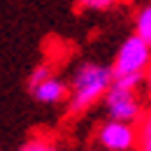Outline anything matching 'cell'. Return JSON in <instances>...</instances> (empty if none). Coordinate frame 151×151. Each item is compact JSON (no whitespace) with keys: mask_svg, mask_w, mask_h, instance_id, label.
Segmentation results:
<instances>
[{"mask_svg":"<svg viewBox=\"0 0 151 151\" xmlns=\"http://www.w3.org/2000/svg\"><path fill=\"white\" fill-rule=\"evenodd\" d=\"M114 70L112 65L102 63H81L70 81V98H68V114H84L95 102L105 100L107 91L112 88Z\"/></svg>","mask_w":151,"mask_h":151,"instance_id":"obj_1","label":"cell"},{"mask_svg":"<svg viewBox=\"0 0 151 151\" xmlns=\"http://www.w3.org/2000/svg\"><path fill=\"white\" fill-rule=\"evenodd\" d=\"M135 151H151V107L137 123V149Z\"/></svg>","mask_w":151,"mask_h":151,"instance_id":"obj_7","label":"cell"},{"mask_svg":"<svg viewBox=\"0 0 151 151\" xmlns=\"http://www.w3.org/2000/svg\"><path fill=\"white\" fill-rule=\"evenodd\" d=\"M28 93L33 95V100H37L42 105H58V102H68L70 98V86L60 79L51 75L44 81H40L35 86H28Z\"/></svg>","mask_w":151,"mask_h":151,"instance_id":"obj_5","label":"cell"},{"mask_svg":"<svg viewBox=\"0 0 151 151\" xmlns=\"http://www.w3.org/2000/svg\"><path fill=\"white\" fill-rule=\"evenodd\" d=\"M54 75V70H51V65H47V63H42V65H37L33 72H30V77H28V86H35V84H40V81H44L47 77Z\"/></svg>","mask_w":151,"mask_h":151,"instance_id":"obj_10","label":"cell"},{"mask_svg":"<svg viewBox=\"0 0 151 151\" xmlns=\"http://www.w3.org/2000/svg\"><path fill=\"white\" fill-rule=\"evenodd\" d=\"M47 151H60V149H58L56 144H54V142H51V147H49V149H47Z\"/></svg>","mask_w":151,"mask_h":151,"instance_id":"obj_12","label":"cell"},{"mask_svg":"<svg viewBox=\"0 0 151 151\" xmlns=\"http://www.w3.org/2000/svg\"><path fill=\"white\" fill-rule=\"evenodd\" d=\"M151 65V44H147L139 35L132 33L130 37L123 40L116 56L112 60L114 77H144V72Z\"/></svg>","mask_w":151,"mask_h":151,"instance_id":"obj_3","label":"cell"},{"mask_svg":"<svg viewBox=\"0 0 151 151\" xmlns=\"http://www.w3.org/2000/svg\"><path fill=\"white\" fill-rule=\"evenodd\" d=\"M51 147V139H47V137H42V135H35V137H30L19 151H47Z\"/></svg>","mask_w":151,"mask_h":151,"instance_id":"obj_9","label":"cell"},{"mask_svg":"<svg viewBox=\"0 0 151 151\" xmlns=\"http://www.w3.org/2000/svg\"><path fill=\"white\" fill-rule=\"evenodd\" d=\"M79 9H91V12H102L116 5V0H75Z\"/></svg>","mask_w":151,"mask_h":151,"instance_id":"obj_8","label":"cell"},{"mask_svg":"<svg viewBox=\"0 0 151 151\" xmlns=\"http://www.w3.org/2000/svg\"><path fill=\"white\" fill-rule=\"evenodd\" d=\"M142 91L151 98V65H149V70L144 72V86H142Z\"/></svg>","mask_w":151,"mask_h":151,"instance_id":"obj_11","label":"cell"},{"mask_svg":"<svg viewBox=\"0 0 151 151\" xmlns=\"http://www.w3.org/2000/svg\"><path fill=\"white\" fill-rule=\"evenodd\" d=\"M144 86V77H114L112 88L107 91L102 105L107 119L116 121H128V123H139L144 116V102L139 98V88Z\"/></svg>","mask_w":151,"mask_h":151,"instance_id":"obj_2","label":"cell"},{"mask_svg":"<svg viewBox=\"0 0 151 151\" xmlns=\"http://www.w3.org/2000/svg\"><path fill=\"white\" fill-rule=\"evenodd\" d=\"M95 142L105 151H135L137 149V123L105 119L95 130Z\"/></svg>","mask_w":151,"mask_h":151,"instance_id":"obj_4","label":"cell"},{"mask_svg":"<svg viewBox=\"0 0 151 151\" xmlns=\"http://www.w3.org/2000/svg\"><path fill=\"white\" fill-rule=\"evenodd\" d=\"M135 35H139L147 44H151V2L142 5L135 14Z\"/></svg>","mask_w":151,"mask_h":151,"instance_id":"obj_6","label":"cell"},{"mask_svg":"<svg viewBox=\"0 0 151 151\" xmlns=\"http://www.w3.org/2000/svg\"><path fill=\"white\" fill-rule=\"evenodd\" d=\"M116 2H123V0H116Z\"/></svg>","mask_w":151,"mask_h":151,"instance_id":"obj_13","label":"cell"}]
</instances>
